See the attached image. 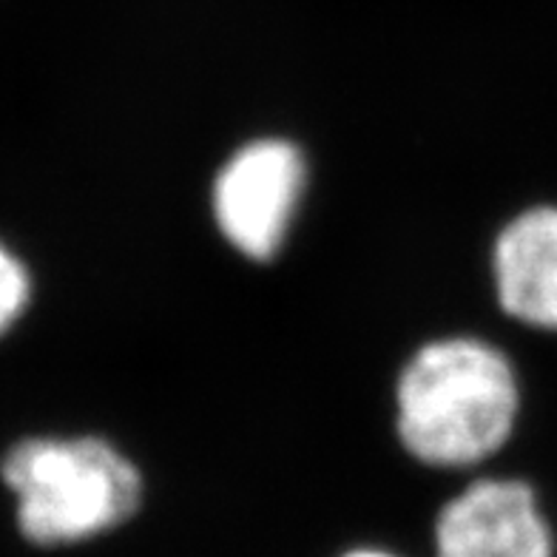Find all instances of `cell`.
I'll list each match as a JSON object with an SVG mask.
<instances>
[{
    "instance_id": "obj_7",
    "label": "cell",
    "mask_w": 557,
    "mask_h": 557,
    "mask_svg": "<svg viewBox=\"0 0 557 557\" xmlns=\"http://www.w3.org/2000/svg\"><path fill=\"white\" fill-rule=\"evenodd\" d=\"M338 557H404L396 549H387V546H373V543H364V546H352L345 549Z\"/></svg>"
},
{
    "instance_id": "obj_5",
    "label": "cell",
    "mask_w": 557,
    "mask_h": 557,
    "mask_svg": "<svg viewBox=\"0 0 557 557\" xmlns=\"http://www.w3.org/2000/svg\"><path fill=\"white\" fill-rule=\"evenodd\" d=\"M492 305L509 327L557 338V199L504 216L486 253Z\"/></svg>"
},
{
    "instance_id": "obj_1",
    "label": "cell",
    "mask_w": 557,
    "mask_h": 557,
    "mask_svg": "<svg viewBox=\"0 0 557 557\" xmlns=\"http://www.w3.org/2000/svg\"><path fill=\"white\" fill-rule=\"evenodd\" d=\"M396 435L430 470L486 467L515 447L527 416V379L512 347L481 333L430 338L396 379Z\"/></svg>"
},
{
    "instance_id": "obj_6",
    "label": "cell",
    "mask_w": 557,
    "mask_h": 557,
    "mask_svg": "<svg viewBox=\"0 0 557 557\" xmlns=\"http://www.w3.org/2000/svg\"><path fill=\"white\" fill-rule=\"evenodd\" d=\"M32 305V273L15 250L0 243V338L21 322Z\"/></svg>"
},
{
    "instance_id": "obj_3",
    "label": "cell",
    "mask_w": 557,
    "mask_h": 557,
    "mask_svg": "<svg viewBox=\"0 0 557 557\" xmlns=\"http://www.w3.org/2000/svg\"><path fill=\"white\" fill-rule=\"evenodd\" d=\"M310 169L290 137H253L234 148L211 183V220L234 253L273 262L285 250L308 194Z\"/></svg>"
},
{
    "instance_id": "obj_2",
    "label": "cell",
    "mask_w": 557,
    "mask_h": 557,
    "mask_svg": "<svg viewBox=\"0 0 557 557\" xmlns=\"http://www.w3.org/2000/svg\"><path fill=\"white\" fill-rule=\"evenodd\" d=\"M0 481L15 527L37 549L100 541L134 521L146 481L132 455L103 435H32L7 449Z\"/></svg>"
},
{
    "instance_id": "obj_4",
    "label": "cell",
    "mask_w": 557,
    "mask_h": 557,
    "mask_svg": "<svg viewBox=\"0 0 557 557\" xmlns=\"http://www.w3.org/2000/svg\"><path fill=\"white\" fill-rule=\"evenodd\" d=\"M433 557H557L546 492L523 472H484L435 515Z\"/></svg>"
}]
</instances>
